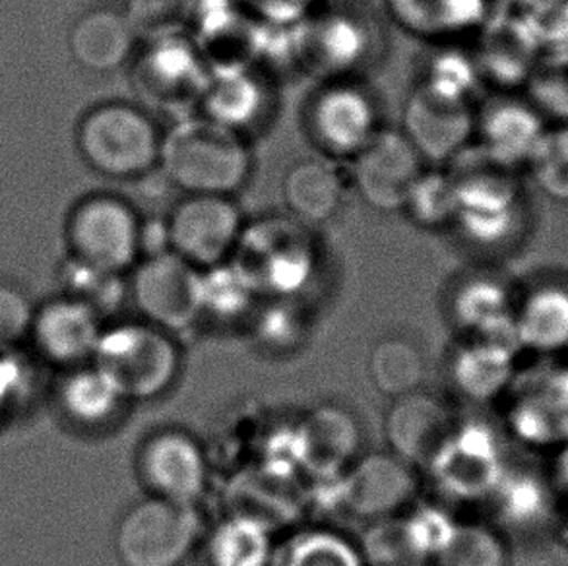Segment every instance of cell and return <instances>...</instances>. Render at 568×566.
Listing matches in <instances>:
<instances>
[{
    "label": "cell",
    "mask_w": 568,
    "mask_h": 566,
    "mask_svg": "<svg viewBox=\"0 0 568 566\" xmlns=\"http://www.w3.org/2000/svg\"><path fill=\"white\" fill-rule=\"evenodd\" d=\"M456 191L454 225L481 249H503L518 241L526 225V202L516 169L479 148H468L448 163Z\"/></svg>",
    "instance_id": "7a4b0ae2"
},
{
    "label": "cell",
    "mask_w": 568,
    "mask_h": 566,
    "mask_svg": "<svg viewBox=\"0 0 568 566\" xmlns=\"http://www.w3.org/2000/svg\"><path fill=\"white\" fill-rule=\"evenodd\" d=\"M139 477L150 497L196 505L207 487V459L200 444L183 431H162L142 444Z\"/></svg>",
    "instance_id": "e0dca14e"
},
{
    "label": "cell",
    "mask_w": 568,
    "mask_h": 566,
    "mask_svg": "<svg viewBox=\"0 0 568 566\" xmlns=\"http://www.w3.org/2000/svg\"><path fill=\"white\" fill-rule=\"evenodd\" d=\"M254 287L274 299H292L316 270L311 228L290 215H270L246 225L233 254Z\"/></svg>",
    "instance_id": "8992f818"
},
{
    "label": "cell",
    "mask_w": 568,
    "mask_h": 566,
    "mask_svg": "<svg viewBox=\"0 0 568 566\" xmlns=\"http://www.w3.org/2000/svg\"><path fill=\"white\" fill-rule=\"evenodd\" d=\"M196 506L148 497L131 506L115 532L123 566H181L200 537Z\"/></svg>",
    "instance_id": "ba28073f"
},
{
    "label": "cell",
    "mask_w": 568,
    "mask_h": 566,
    "mask_svg": "<svg viewBox=\"0 0 568 566\" xmlns=\"http://www.w3.org/2000/svg\"><path fill=\"white\" fill-rule=\"evenodd\" d=\"M140 222L134 208L111 194L82 200L70 214L72 256L95 269L124 274L140 259Z\"/></svg>",
    "instance_id": "30bf717a"
},
{
    "label": "cell",
    "mask_w": 568,
    "mask_h": 566,
    "mask_svg": "<svg viewBox=\"0 0 568 566\" xmlns=\"http://www.w3.org/2000/svg\"><path fill=\"white\" fill-rule=\"evenodd\" d=\"M516 344L534 357L568 353V276L547 274L518 291Z\"/></svg>",
    "instance_id": "44dd1931"
},
{
    "label": "cell",
    "mask_w": 568,
    "mask_h": 566,
    "mask_svg": "<svg viewBox=\"0 0 568 566\" xmlns=\"http://www.w3.org/2000/svg\"><path fill=\"white\" fill-rule=\"evenodd\" d=\"M272 532L254 522L227 516L207 539L210 566H272L274 559Z\"/></svg>",
    "instance_id": "836d02e7"
},
{
    "label": "cell",
    "mask_w": 568,
    "mask_h": 566,
    "mask_svg": "<svg viewBox=\"0 0 568 566\" xmlns=\"http://www.w3.org/2000/svg\"><path fill=\"white\" fill-rule=\"evenodd\" d=\"M301 475L334 479L357 459L362 433L354 415L339 406H318L295 425Z\"/></svg>",
    "instance_id": "ffe728a7"
},
{
    "label": "cell",
    "mask_w": 568,
    "mask_h": 566,
    "mask_svg": "<svg viewBox=\"0 0 568 566\" xmlns=\"http://www.w3.org/2000/svg\"><path fill=\"white\" fill-rule=\"evenodd\" d=\"M129 297L144 322L170 334L191 329L202 319V270L171 251L146 256L134 266Z\"/></svg>",
    "instance_id": "7c38bea8"
},
{
    "label": "cell",
    "mask_w": 568,
    "mask_h": 566,
    "mask_svg": "<svg viewBox=\"0 0 568 566\" xmlns=\"http://www.w3.org/2000/svg\"><path fill=\"white\" fill-rule=\"evenodd\" d=\"M520 350L489 340H466L454 352L450 381L462 398L489 404L507 396L520 371Z\"/></svg>",
    "instance_id": "4316f807"
},
{
    "label": "cell",
    "mask_w": 568,
    "mask_h": 566,
    "mask_svg": "<svg viewBox=\"0 0 568 566\" xmlns=\"http://www.w3.org/2000/svg\"><path fill=\"white\" fill-rule=\"evenodd\" d=\"M272 566H367L359 545L328 528L305 529L274 549Z\"/></svg>",
    "instance_id": "8d00e7d4"
},
{
    "label": "cell",
    "mask_w": 568,
    "mask_h": 566,
    "mask_svg": "<svg viewBox=\"0 0 568 566\" xmlns=\"http://www.w3.org/2000/svg\"><path fill=\"white\" fill-rule=\"evenodd\" d=\"M491 0H390L407 30L429 38H448L487 22Z\"/></svg>",
    "instance_id": "1f68e13d"
},
{
    "label": "cell",
    "mask_w": 568,
    "mask_h": 566,
    "mask_svg": "<svg viewBox=\"0 0 568 566\" xmlns=\"http://www.w3.org/2000/svg\"><path fill=\"white\" fill-rule=\"evenodd\" d=\"M433 566H510L508 539L493 524L456 522Z\"/></svg>",
    "instance_id": "d590c367"
},
{
    "label": "cell",
    "mask_w": 568,
    "mask_h": 566,
    "mask_svg": "<svg viewBox=\"0 0 568 566\" xmlns=\"http://www.w3.org/2000/svg\"><path fill=\"white\" fill-rule=\"evenodd\" d=\"M199 10V0H126L124 18L139 41L155 43L185 38Z\"/></svg>",
    "instance_id": "ab89813d"
},
{
    "label": "cell",
    "mask_w": 568,
    "mask_h": 566,
    "mask_svg": "<svg viewBox=\"0 0 568 566\" xmlns=\"http://www.w3.org/2000/svg\"><path fill=\"white\" fill-rule=\"evenodd\" d=\"M485 505L489 506L495 528L505 536L523 537L555 534L565 506L547 469L513 459H508L505 474Z\"/></svg>",
    "instance_id": "9a60e30c"
},
{
    "label": "cell",
    "mask_w": 568,
    "mask_h": 566,
    "mask_svg": "<svg viewBox=\"0 0 568 566\" xmlns=\"http://www.w3.org/2000/svg\"><path fill=\"white\" fill-rule=\"evenodd\" d=\"M524 169L546 199L568 206V123L547 124Z\"/></svg>",
    "instance_id": "b9f144b4"
},
{
    "label": "cell",
    "mask_w": 568,
    "mask_h": 566,
    "mask_svg": "<svg viewBox=\"0 0 568 566\" xmlns=\"http://www.w3.org/2000/svg\"><path fill=\"white\" fill-rule=\"evenodd\" d=\"M549 479L554 483L562 505H568V443L551 454V464L547 467Z\"/></svg>",
    "instance_id": "f907efd6"
},
{
    "label": "cell",
    "mask_w": 568,
    "mask_h": 566,
    "mask_svg": "<svg viewBox=\"0 0 568 566\" xmlns=\"http://www.w3.org/2000/svg\"><path fill=\"white\" fill-rule=\"evenodd\" d=\"M399 131L427 165H448L476 137V109L419 84L406 100Z\"/></svg>",
    "instance_id": "5bb4252c"
},
{
    "label": "cell",
    "mask_w": 568,
    "mask_h": 566,
    "mask_svg": "<svg viewBox=\"0 0 568 566\" xmlns=\"http://www.w3.org/2000/svg\"><path fill=\"white\" fill-rule=\"evenodd\" d=\"M503 435L481 420L456 422L427 467L437 489L456 503L485 505L510 459Z\"/></svg>",
    "instance_id": "52a82bcc"
},
{
    "label": "cell",
    "mask_w": 568,
    "mask_h": 566,
    "mask_svg": "<svg viewBox=\"0 0 568 566\" xmlns=\"http://www.w3.org/2000/svg\"><path fill=\"white\" fill-rule=\"evenodd\" d=\"M357 545L367 566L429 565L427 555L407 524L406 514L369 522Z\"/></svg>",
    "instance_id": "f35d334b"
},
{
    "label": "cell",
    "mask_w": 568,
    "mask_h": 566,
    "mask_svg": "<svg viewBox=\"0 0 568 566\" xmlns=\"http://www.w3.org/2000/svg\"><path fill=\"white\" fill-rule=\"evenodd\" d=\"M414 469L392 452L355 459L338 477L339 513L367 524L398 516L417 489Z\"/></svg>",
    "instance_id": "2e32d148"
},
{
    "label": "cell",
    "mask_w": 568,
    "mask_h": 566,
    "mask_svg": "<svg viewBox=\"0 0 568 566\" xmlns=\"http://www.w3.org/2000/svg\"><path fill=\"white\" fill-rule=\"evenodd\" d=\"M423 230H443L456 220V191L446 169H425L404 208Z\"/></svg>",
    "instance_id": "7bdbcfd3"
},
{
    "label": "cell",
    "mask_w": 568,
    "mask_h": 566,
    "mask_svg": "<svg viewBox=\"0 0 568 566\" xmlns=\"http://www.w3.org/2000/svg\"><path fill=\"white\" fill-rule=\"evenodd\" d=\"M301 57L308 69L323 72L328 80L349 78L369 59L373 33L369 23L346 8H332V12L308 16L297 26Z\"/></svg>",
    "instance_id": "d6986e66"
},
{
    "label": "cell",
    "mask_w": 568,
    "mask_h": 566,
    "mask_svg": "<svg viewBox=\"0 0 568 566\" xmlns=\"http://www.w3.org/2000/svg\"><path fill=\"white\" fill-rule=\"evenodd\" d=\"M33 306L22 291L0 285V347H8L30 334Z\"/></svg>",
    "instance_id": "c3c4849f"
},
{
    "label": "cell",
    "mask_w": 568,
    "mask_h": 566,
    "mask_svg": "<svg viewBox=\"0 0 568 566\" xmlns=\"http://www.w3.org/2000/svg\"><path fill=\"white\" fill-rule=\"evenodd\" d=\"M503 398V428L526 451L554 454L568 443V361L536 357Z\"/></svg>",
    "instance_id": "5b68a950"
},
{
    "label": "cell",
    "mask_w": 568,
    "mask_h": 566,
    "mask_svg": "<svg viewBox=\"0 0 568 566\" xmlns=\"http://www.w3.org/2000/svg\"><path fill=\"white\" fill-rule=\"evenodd\" d=\"M479 78L481 72L477 67L476 57H469L456 49H443L429 62L422 84L450 98L469 101Z\"/></svg>",
    "instance_id": "ee69618b"
},
{
    "label": "cell",
    "mask_w": 568,
    "mask_h": 566,
    "mask_svg": "<svg viewBox=\"0 0 568 566\" xmlns=\"http://www.w3.org/2000/svg\"><path fill=\"white\" fill-rule=\"evenodd\" d=\"M258 291L237 262L227 261L202 270V316L230 322L253 309Z\"/></svg>",
    "instance_id": "74e56055"
},
{
    "label": "cell",
    "mask_w": 568,
    "mask_h": 566,
    "mask_svg": "<svg viewBox=\"0 0 568 566\" xmlns=\"http://www.w3.org/2000/svg\"><path fill=\"white\" fill-rule=\"evenodd\" d=\"M101 316L74 299L62 297L33 314L31 334L38 352L59 367L78 368L93 360L101 337Z\"/></svg>",
    "instance_id": "cb8c5ba5"
},
{
    "label": "cell",
    "mask_w": 568,
    "mask_h": 566,
    "mask_svg": "<svg viewBox=\"0 0 568 566\" xmlns=\"http://www.w3.org/2000/svg\"><path fill=\"white\" fill-rule=\"evenodd\" d=\"M307 322L290 299H276L256 319V340L274 352H290L305 340Z\"/></svg>",
    "instance_id": "bcb514c9"
},
{
    "label": "cell",
    "mask_w": 568,
    "mask_h": 566,
    "mask_svg": "<svg viewBox=\"0 0 568 566\" xmlns=\"http://www.w3.org/2000/svg\"><path fill=\"white\" fill-rule=\"evenodd\" d=\"M59 400L70 422L82 427H100L111 422L124 402L115 384L98 367L72 368L62 383Z\"/></svg>",
    "instance_id": "d6a6232c"
},
{
    "label": "cell",
    "mask_w": 568,
    "mask_h": 566,
    "mask_svg": "<svg viewBox=\"0 0 568 566\" xmlns=\"http://www.w3.org/2000/svg\"><path fill=\"white\" fill-rule=\"evenodd\" d=\"M158 168L183 194L235 196L253 175V152L245 134L185 117L163 131Z\"/></svg>",
    "instance_id": "6da1fadb"
},
{
    "label": "cell",
    "mask_w": 568,
    "mask_h": 566,
    "mask_svg": "<svg viewBox=\"0 0 568 566\" xmlns=\"http://www.w3.org/2000/svg\"><path fill=\"white\" fill-rule=\"evenodd\" d=\"M92 361L124 402H148L173 386L181 355L170 332L150 322H124L101 332Z\"/></svg>",
    "instance_id": "3957f363"
},
{
    "label": "cell",
    "mask_w": 568,
    "mask_h": 566,
    "mask_svg": "<svg viewBox=\"0 0 568 566\" xmlns=\"http://www.w3.org/2000/svg\"><path fill=\"white\" fill-rule=\"evenodd\" d=\"M369 376L378 392L398 400L419 391L425 361L422 352L404 337H384L371 350Z\"/></svg>",
    "instance_id": "e575fe53"
},
{
    "label": "cell",
    "mask_w": 568,
    "mask_h": 566,
    "mask_svg": "<svg viewBox=\"0 0 568 566\" xmlns=\"http://www.w3.org/2000/svg\"><path fill=\"white\" fill-rule=\"evenodd\" d=\"M305 124L328 160H352L383 129L375 95L354 78L321 85L308 101Z\"/></svg>",
    "instance_id": "9c48e42d"
},
{
    "label": "cell",
    "mask_w": 568,
    "mask_h": 566,
    "mask_svg": "<svg viewBox=\"0 0 568 566\" xmlns=\"http://www.w3.org/2000/svg\"><path fill=\"white\" fill-rule=\"evenodd\" d=\"M243 14L261 28L293 30L315 14L323 0H233Z\"/></svg>",
    "instance_id": "7dc6e473"
},
{
    "label": "cell",
    "mask_w": 568,
    "mask_h": 566,
    "mask_svg": "<svg viewBox=\"0 0 568 566\" xmlns=\"http://www.w3.org/2000/svg\"><path fill=\"white\" fill-rule=\"evenodd\" d=\"M528 95L539 115L551 123H568V62L538 67L528 78Z\"/></svg>",
    "instance_id": "f6af8a7d"
},
{
    "label": "cell",
    "mask_w": 568,
    "mask_h": 566,
    "mask_svg": "<svg viewBox=\"0 0 568 566\" xmlns=\"http://www.w3.org/2000/svg\"><path fill=\"white\" fill-rule=\"evenodd\" d=\"M207 74L206 62L185 36L148 43L136 64V85L144 100L179 113L194 101L200 103Z\"/></svg>",
    "instance_id": "ac0fdd59"
},
{
    "label": "cell",
    "mask_w": 568,
    "mask_h": 566,
    "mask_svg": "<svg viewBox=\"0 0 568 566\" xmlns=\"http://www.w3.org/2000/svg\"><path fill=\"white\" fill-rule=\"evenodd\" d=\"M199 105L200 115L246 137L268 115V85L251 67L210 70Z\"/></svg>",
    "instance_id": "484cf974"
},
{
    "label": "cell",
    "mask_w": 568,
    "mask_h": 566,
    "mask_svg": "<svg viewBox=\"0 0 568 566\" xmlns=\"http://www.w3.org/2000/svg\"><path fill=\"white\" fill-rule=\"evenodd\" d=\"M346 191V176L324 155L293 163L282 183L287 215L307 228L331 222L344 206Z\"/></svg>",
    "instance_id": "f1b7e54d"
},
{
    "label": "cell",
    "mask_w": 568,
    "mask_h": 566,
    "mask_svg": "<svg viewBox=\"0 0 568 566\" xmlns=\"http://www.w3.org/2000/svg\"><path fill=\"white\" fill-rule=\"evenodd\" d=\"M23 384L26 371L22 365L12 357L0 355V423L4 422L8 406L20 396Z\"/></svg>",
    "instance_id": "681fc988"
},
{
    "label": "cell",
    "mask_w": 568,
    "mask_h": 566,
    "mask_svg": "<svg viewBox=\"0 0 568 566\" xmlns=\"http://www.w3.org/2000/svg\"><path fill=\"white\" fill-rule=\"evenodd\" d=\"M136 36L123 12L98 8L82 16L70 31V53L82 69L98 74L119 70L129 61Z\"/></svg>",
    "instance_id": "f546056e"
},
{
    "label": "cell",
    "mask_w": 568,
    "mask_h": 566,
    "mask_svg": "<svg viewBox=\"0 0 568 566\" xmlns=\"http://www.w3.org/2000/svg\"><path fill=\"white\" fill-rule=\"evenodd\" d=\"M456 422L445 402L417 391L394 400L384 420V435L394 456L427 469Z\"/></svg>",
    "instance_id": "7402d4cb"
},
{
    "label": "cell",
    "mask_w": 568,
    "mask_h": 566,
    "mask_svg": "<svg viewBox=\"0 0 568 566\" xmlns=\"http://www.w3.org/2000/svg\"><path fill=\"white\" fill-rule=\"evenodd\" d=\"M516 301L518 291L500 277H469L454 293V324L466 334V340H489L518 347L515 332Z\"/></svg>",
    "instance_id": "d4e9b609"
},
{
    "label": "cell",
    "mask_w": 568,
    "mask_h": 566,
    "mask_svg": "<svg viewBox=\"0 0 568 566\" xmlns=\"http://www.w3.org/2000/svg\"><path fill=\"white\" fill-rule=\"evenodd\" d=\"M227 516H239L274 532L295 520L303 506L300 477L256 466L239 474L227 491Z\"/></svg>",
    "instance_id": "83f0119b"
},
{
    "label": "cell",
    "mask_w": 568,
    "mask_h": 566,
    "mask_svg": "<svg viewBox=\"0 0 568 566\" xmlns=\"http://www.w3.org/2000/svg\"><path fill=\"white\" fill-rule=\"evenodd\" d=\"M61 280L67 290L64 297L74 299L78 303L90 306L93 313L100 316L115 313L129 295V285L124 283L123 274L95 269L85 262L77 261L74 256L64 262Z\"/></svg>",
    "instance_id": "60d3db41"
},
{
    "label": "cell",
    "mask_w": 568,
    "mask_h": 566,
    "mask_svg": "<svg viewBox=\"0 0 568 566\" xmlns=\"http://www.w3.org/2000/svg\"><path fill=\"white\" fill-rule=\"evenodd\" d=\"M163 131L150 113L131 103L92 109L78 127V150L101 175L132 181L160 163Z\"/></svg>",
    "instance_id": "277c9868"
},
{
    "label": "cell",
    "mask_w": 568,
    "mask_h": 566,
    "mask_svg": "<svg viewBox=\"0 0 568 566\" xmlns=\"http://www.w3.org/2000/svg\"><path fill=\"white\" fill-rule=\"evenodd\" d=\"M349 163L354 191L383 214L404 212L415 184L429 168L399 129H381Z\"/></svg>",
    "instance_id": "4fadbf2b"
},
{
    "label": "cell",
    "mask_w": 568,
    "mask_h": 566,
    "mask_svg": "<svg viewBox=\"0 0 568 566\" xmlns=\"http://www.w3.org/2000/svg\"><path fill=\"white\" fill-rule=\"evenodd\" d=\"M547 124L526 98L500 93L476 111L477 148L507 168H526Z\"/></svg>",
    "instance_id": "603a6c76"
},
{
    "label": "cell",
    "mask_w": 568,
    "mask_h": 566,
    "mask_svg": "<svg viewBox=\"0 0 568 566\" xmlns=\"http://www.w3.org/2000/svg\"><path fill=\"white\" fill-rule=\"evenodd\" d=\"M171 253L199 270L231 261L245 230L233 196L185 194L165 218Z\"/></svg>",
    "instance_id": "8fae6325"
},
{
    "label": "cell",
    "mask_w": 568,
    "mask_h": 566,
    "mask_svg": "<svg viewBox=\"0 0 568 566\" xmlns=\"http://www.w3.org/2000/svg\"><path fill=\"white\" fill-rule=\"evenodd\" d=\"M489 43L477 57L481 77L491 74L500 84L528 82L538 69L539 39L530 22H503L489 33Z\"/></svg>",
    "instance_id": "4dcf8cb0"
},
{
    "label": "cell",
    "mask_w": 568,
    "mask_h": 566,
    "mask_svg": "<svg viewBox=\"0 0 568 566\" xmlns=\"http://www.w3.org/2000/svg\"><path fill=\"white\" fill-rule=\"evenodd\" d=\"M508 2H518V4H530V2H536V0H508Z\"/></svg>",
    "instance_id": "f5cc1de1"
},
{
    "label": "cell",
    "mask_w": 568,
    "mask_h": 566,
    "mask_svg": "<svg viewBox=\"0 0 568 566\" xmlns=\"http://www.w3.org/2000/svg\"><path fill=\"white\" fill-rule=\"evenodd\" d=\"M554 537L568 552V505L562 506V513L559 516V522H557Z\"/></svg>",
    "instance_id": "816d5d0a"
}]
</instances>
